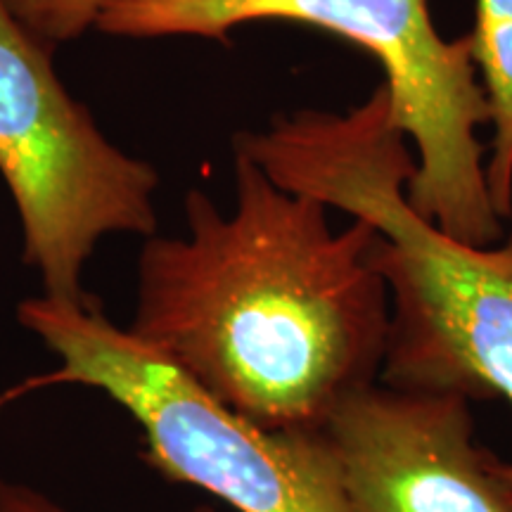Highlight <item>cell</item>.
<instances>
[{
  "instance_id": "cell-1",
  "label": "cell",
  "mask_w": 512,
  "mask_h": 512,
  "mask_svg": "<svg viewBox=\"0 0 512 512\" xmlns=\"http://www.w3.org/2000/svg\"><path fill=\"white\" fill-rule=\"evenodd\" d=\"M330 207L235 152V209L185 195L183 238H147L128 330L254 425L320 432L380 382L389 290L373 223L332 230Z\"/></svg>"
},
{
  "instance_id": "cell-2",
  "label": "cell",
  "mask_w": 512,
  "mask_h": 512,
  "mask_svg": "<svg viewBox=\"0 0 512 512\" xmlns=\"http://www.w3.org/2000/svg\"><path fill=\"white\" fill-rule=\"evenodd\" d=\"M233 152L280 188L375 226L370 261L389 290L380 382L512 406V228L475 247L408 204L415 155L387 83L344 114L299 110L240 131Z\"/></svg>"
},
{
  "instance_id": "cell-3",
  "label": "cell",
  "mask_w": 512,
  "mask_h": 512,
  "mask_svg": "<svg viewBox=\"0 0 512 512\" xmlns=\"http://www.w3.org/2000/svg\"><path fill=\"white\" fill-rule=\"evenodd\" d=\"M252 22H292L328 31L380 62L396 126L415 150L406 200L422 219L475 247L503 240L486 188L489 126L470 34L441 38L427 0H110L95 29L121 38L195 36L226 41Z\"/></svg>"
},
{
  "instance_id": "cell-4",
  "label": "cell",
  "mask_w": 512,
  "mask_h": 512,
  "mask_svg": "<svg viewBox=\"0 0 512 512\" xmlns=\"http://www.w3.org/2000/svg\"><path fill=\"white\" fill-rule=\"evenodd\" d=\"M17 320L60 358L48 382L98 389L143 432V458L238 512H354L325 432H275L228 411L98 304L43 297Z\"/></svg>"
},
{
  "instance_id": "cell-5",
  "label": "cell",
  "mask_w": 512,
  "mask_h": 512,
  "mask_svg": "<svg viewBox=\"0 0 512 512\" xmlns=\"http://www.w3.org/2000/svg\"><path fill=\"white\" fill-rule=\"evenodd\" d=\"M0 174L15 200L24 264L43 294L93 304L83 268L107 235L152 238L155 166L121 152L69 95L38 43L0 0Z\"/></svg>"
},
{
  "instance_id": "cell-6",
  "label": "cell",
  "mask_w": 512,
  "mask_h": 512,
  "mask_svg": "<svg viewBox=\"0 0 512 512\" xmlns=\"http://www.w3.org/2000/svg\"><path fill=\"white\" fill-rule=\"evenodd\" d=\"M470 399L377 382L325 427L354 512H512L508 460L479 444Z\"/></svg>"
},
{
  "instance_id": "cell-7",
  "label": "cell",
  "mask_w": 512,
  "mask_h": 512,
  "mask_svg": "<svg viewBox=\"0 0 512 512\" xmlns=\"http://www.w3.org/2000/svg\"><path fill=\"white\" fill-rule=\"evenodd\" d=\"M470 43L494 131L484 162L486 188L496 214L512 221V0H477Z\"/></svg>"
},
{
  "instance_id": "cell-8",
  "label": "cell",
  "mask_w": 512,
  "mask_h": 512,
  "mask_svg": "<svg viewBox=\"0 0 512 512\" xmlns=\"http://www.w3.org/2000/svg\"><path fill=\"white\" fill-rule=\"evenodd\" d=\"M107 3L110 0H5L24 29L48 50L93 29Z\"/></svg>"
},
{
  "instance_id": "cell-9",
  "label": "cell",
  "mask_w": 512,
  "mask_h": 512,
  "mask_svg": "<svg viewBox=\"0 0 512 512\" xmlns=\"http://www.w3.org/2000/svg\"><path fill=\"white\" fill-rule=\"evenodd\" d=\"M0 512H64V510L34 489L0 482ZM190 512H211V510L200 505V508Z\"/></svg>"
}]
</instances>
